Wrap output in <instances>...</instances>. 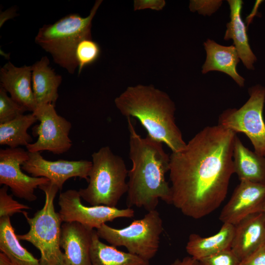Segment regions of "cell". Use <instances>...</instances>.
Listing matches in <instances>:
<instances>
[{
    "label": "cell",
    "mask_w": 265,
    "mask_h": 265,
    "mask_svg": "<svg viewBox=\"0 0 265 265\" xmlns=\"http://www.w3.org/2000/svg\"><path fill=\"white\" fill-rule=\"evenodd\" d=\"M237 133L219 125L198 132L182 150L170 155L172 204L198 219L216 210L225 199L234 169Z\"/></svg>",
    "instance_id": "obj_1"
},
{
    "label": "cell",
    "mask_w": 265,
    "mask_h": 265,
    "mask_svg": "<svg viewBox=\"0 0 265 265\" xmlns=\"http://www.w3.org/2000/svg\"><path fill=\"white\" fill-rule=\"evenodd\" d=\"M0 81L13 100L27 111H35L37 106L32 86L31 66L18 67L8 61L0 68Z\"/></svg>",
    "instance_id": "obj_15"
},
{
    "label": "cell",
    "mask_w": 265,
    "mask_h": 265,
    "mask_svg": "<svg viewBox=\"0 0 265 265\" xmlns=\"http://www.w3.org/2000/svg\"><path fill=\"white\" fill-rule=\"evenodd\" d=\"M7 91L0 86V124L10 121L27 111L24 106L8 96Z\"/></svg>",
    "instance_id": "obj_26"
},
{
    "label": "cell",
    "mask_w": 265,
    "mask_h": 265,
    "mask_svg": "<svg viewBox=\"0 0 265 265\" xmlns=\"http://www.w3.org/2000/svg\"><path fill=\"white\" fill-rule=\"evenodd\" d=\"M265 245L263 212L247 216L235 225L231 248L240 261Z\"/></svg>",
    "instance_id": "obj_16"
},
{
    "label": "cell",
    "mask_w": 265,
    "mask_h": 265,
    "mask_svg": "<svg viewBox=\"0 0 265 265\" xmlns=\"http://www.w3.org/2000/svg\"><path fill=\"white\" fill-rule=\"evenodd\" d=\"M92 165V161L83 159L48 160L40 152H28V159L22 164V169L32 177L47 178L61 190L65 182L71 178L78 177L88 182Z\"/></svg>",
    "instance_id": "obj_12"
},
{
    "label": "cell",
    "mask_w": 265,
    "mask_h": 265,
    "mask_svg": "<svg viewBox=\"0 0 265 265\" xmlns=\"http://www.w3.org/2000/svg\"><path fill=\"white\" fill-rule=\"evenodd\" d=\"M59 214L64 222H77L96 230L107 222L118 218H132L134 211L131 208L120 209L104 205L86 206L81 202L79 191L68 189L60 193Z\"/></svg>",
    "instance_id": "obj_10"
},
{
    "label": "cell",
    "mask_w": 265,
    "mask_h": 265,
    "mask_svg": "<svg viewBox=\"0 0 265 265\" xmlns=\"http://www.w3.org/2000/svg\"><path fill=\"white\" fill-rule=\"evenodd\" d=\"M240 265H265V245L241 261Z\"/></svg>",
    "instance_id": "obj_30"
},
{
    "label": "cell",
    "mask_w": 265,
    "mask_h": 265,
    "mask_svg": "<svg viewBox=\"0 0 265 265\" xmlns=\"http://www.w3.org/2000/svg\"><path fill=\"white\" fill-rule=\"evenodd\" d=\"M38 188L45 195L44 205L32 217L23 212L29 229L26 233L18 235L17 237L20 240L30 242L38 249L40 265H63V253L60 245L62 221L54 206V200L59 189L50 182Z\"/></svg>",
    "instance_id": "obj_6"
},
{
    "label": "cell",
    "mask_w": 265,
    "mask_h": 265,
    "mask_svg": "<svg viewBox=\"0 0 265 265\" xmlns=\"http://www.w3.org/2000/svg\"><path fill=\"white\" fill-rule=\"evenodd\" d=\"M91 157L88 184L85 188L79 189V194L91 206L116 207L128 190V170L125 161L108 146L101 148Z\"/></svg>",
    "instance_id": "obj_5"
},
{
    "label": "cell",
    "mask_w": 265,
    "mask_h": 265,
    "mask_svg": "<svg viewBox=\"0 0 265 265\" xmlns=\"http://www.w3.org/2000/svg\"><path fill=\"white\" fill-rule=\"evenodd\" d=\"M9 216L0 218V250L14 265H40V261L20 243Z\"/></svg>",
    "instance_id": "obj_23"
},
{
    "label": "cell",
    "mask_w": 265,
    "mask_h": 265,
    "mask_svg": "<svg viewBox=\"0 0 265 265\" xmlns=\"http://www.w3.org/2000/svg\"><path fill=\"white\" fill-rule=\"evenodd\" d=\"M0 265H14L10 259L4 253H0Z\"/></svg>",
    "instance_id": "obj_33"
},
{
    "label": "cell",
    "mask_w": 265,
    "mask_h": 265,
    "mask_svg": "<svg viewBox=\"0 0 265 265\" xmlns=\"http://www.w3.org/2000/svg\"><path fill=\"white\" fill-rule=\"evenodd\" d=\"M130 132L127 205L148 212L156 210L159 200L172 204L171 187L165 179L169 171L170 155L161 142L148 136L142 137L136 131L131 118H127Z\"/></svg>",
    "instance_id": "obj_2"
},
{
    "label": "cell",
    "mask_w": 265,
    "mask_h": 265,
    "mask_svg": "<svg viewBox=\"0 0 265 265\" xmlns=\"http://www.w3.org/2000/svg\"><path fill=\"white\" fill-rule=\"evenodd\" d=\"M134 1V10L150 8L159 11L165 5V1L163 0H136Z\"/></svg>",
    "instance_id": "obj_31"
},
{
    "label": "cell",
    "mask_w": 265,
    "mask_h": 265,
    "mask_svg": "<svg viewBox=\"0 0 265 265\" xmlns=\"http://www.w3.org/2000/svg\"><path fill=\"white\" fill-rule=\"evenodd\" d=\"M114 103L123 115L136 118L147 136L166 144L172 152L185 147L186 143L175 121V105L165 92L152 85L129 86Z\"/></svg>",
    "instance_id": "obj_3"
},
{
    "label": "cell",
    "mask_w": 265,
    "mask_h": 265,
    "mask_svg": "<svg viewBox=\"0 0 265 265\" xmlns=\"http://www.w3.org/2000/svg\"><path fill=\"white\" fill-rule=\"evenodd\" d=\"M198 262L199 265H240L241 261L230 248L204 258Z\"/></svg>",
    "instance_id": "obj_28"
},
{
    "label": "cell",
    "mask_w": 265,
    "mask_h": 265,
    "mask_svg": "<svg viewBox=\"0 0 265 265\" xmlns=\"http://www.w3.org/2000/svg\"><path fill=\"white\" fill-rule=\"evenodd\" d=\"M227 2L230 10V21L226 24L224 40L232 39L244 66L248 70H254V65L257 58L250 46L247 27L241 19L243 1L241 0H228Z\"/></svg>",
    "instance_id": "obj_18"
},
{
    "label": "cell",
    "mask_w": 265,
    "mask_h": 265,
    "mask_svg": "<svg viewBox=\"0 0 265 265\" xmlns=\"http://www.w3.org/2000/svg\"><path fill=\"white\" fill-rule=\"evenodd\" d=\"M96 230L99 238L110 245L124 246L129 252L150 261L158 251L163 227L159 213L155 210L123 228H114L105 223Z\"/></svg>",
    "instance_id": "obj_7"
},
{
    "label": "cell",
    "mask_w": 265,
    "mask_h": 265,
    "mask_svg": "<svg viewBox=\"0 0 265 265\" xmlns=\"http://www.w3.org/2000/svg\"><path fill=\"white\" fill-rule=\"evenodd\" d=\"M203 45L206 58L202 67V73L219 71L229 76L239 87H244L245 79L237 70L240 59L235 47L233 45H221L210 39H208Z\"/></svg>",
    "instance_id": "obj_17"
},
{
    "label": "cell",
    "mask_w": 265,
    "mask_h": 265,
    "mask_svg": "<svg viewBox=\"0 0 265 265\" xmlns=\"http://www.w3.org/2000/svg\"><path fill=\"white\" fill-rule=\"evenodd\" d=\"M233 161L234 173L239 181L265 184V157L250 150L237 135Z\"/></svg>",
    "instance_id": "obj_20"
},
{
    "label": "cell",
    "mask_w": 265,
    "mask_h": 265,
    "mask_svg": "<svg viewBox=\"0 0 265 265\" xmlns=\"http://www.w3.org/2000/svg\"><path fill=\"white\" fill-rule=\"evenodd\" d=\"M263 213H264V214L265 218V204H264V209H263Z\"/></svg>",
    "instance_id": "obj_34"
},
{
    "label": "cell",
    "mask_w": 265,
    "mask_h": 265,
    "mask_svg": "<svg viewBox=\"0 0 265 265\" xmlns=\"http://www.w3.org/2000/svg\"><path fill=\"white\" fill-rule=\"evenodd\" d=\"M265 202V184L240 181L219 219L223 223L235 225L249 215L263 212Z\"/></svg>",
    "instance_id": "obj_13"
},
{
    "label": "cell",
    "mask_w": 265,
    "mask_h": 265,
    "mask_svg": "<svg viewBox=\"0 0 265 265\" xmlns=\"http://www.w3.org/2000/svg\"><path fill=\"white\" fill-rule=\"evenodd\" d=\"M170 265H199L198 261L191 256H186L182 259H177Z\"/></svg>",
    "instance_id": "obj_32"
},
{
    "label": "cell",
    "mask_w": 265,
    "mask_h": 265,
    "mask_svg": "<svg viewBox=\"0 0 265 265\" xmlns=\"http://www.w3.org/2000/svg\"><path fill=\"white\" fill-rule=\"evenodd\" d=\"M94 230L77 222L62 224L60 245L64 250L63 265H91L90 251Z\"/></svg>",
    "instance_id": "obj_14"
},
{
    "label": "cell",
    "mask_w": 265,
    "mask_h": 265,
    "mask_svg": "<svg viewBox=\"0 0 265 265\" xmlns=\"http://www.w3.org/2000/svg\"><path fill=\"white\" fill-rule=\"evenodd\" d=\"M8 186H3L0 189V218L10 217L16 213H23L24 210L30 208L14 200L11 195L7 193Z\"/></svg>",
    "instance_id": "obj_27"
},
{
    "label": "cell",
    "mask_w": 265,
    "mask_h": 265,
    "mask_svg": "<svg viewBox=\"0 0 265 265\" xmlns=\"http://www.w3.org/2000/svg\"><path fill=\"white\" fill-rule=\"evenodd\" d=\"M32 86L37 106L51 104L55 105L58 98V89L62 77L50 66L47 56L31 66Z\"/></svg>",
    "instance_id": "obj_19"
},
{
    "label": "cell",
    "mask_w": 265,
    "mask_h": 265,
    "mask_svg": "<svg viewBox=\"0 0 265 265\" xmlns=\"http://www.w3.org/2000/svg\"><path fill=\"white\" fill-rule=\"evenodd\" d=\"M28 159V152L18 147L0 150V184L10 187L17 197L32 202L37 199L35 189L49 180L23 173L22 164Z\"/></svg>",
    "instance_id": "obj_11"
},
{
    "label": "cell",
    "mask_w": 265,
    "mask_h": 265,
    "mask_svg": "<svg viewBox=\"0 0 265 265\" xmlns=\"http://www.w3.org/2000/svg\"><path fill=\"white\" fill-rule=\"evenodd\" d=\"M221 0H192L190 1L189 8L191 11H197L203 16H211L221 6Z\"/></svg>",
    "instance_id": "obj_29"
},
{
    "label": "cell",
    "mask_w": 265,
    "mask_h": 265,
    "mask_svg": "<svg viewBox=\"0 0 265 265\" xmlns=\"http://www.w3.org/2000/svg\"><path fill=\"white\" fill-rule=\"evenodd\" d=\"M91 265H149V261L118 250L100 240L94 230L90 251Z\"/></svg>",
    "instance_id": "obj_22"
},
{
    "label": "cell",
    "mask_w": 265,
    "mask_h": 265,
    "mask_svg": "<svg viewBox=\"0 0 265 265\" xmlns=\"http://www.w3.org/2000/svg\"><path fill=\"white\" fill-rule=\"evenodd\" d=\"M100 53V46L92 38H86L80 41L75 52L79 74L81 73L84 67L95 62L99 57Z\"/></svg>",
    "instance_id": "obj_25"
},
{
    "label": "cell",
    "mask_w": 265,
    "mask_h": 265,
    "mask_svg": "<svg viewBox=\"0 0 265 265\" xmlns=\"http://www.w3.org/2000/svg\"><path fill=\"white\" fill-rule=\"evenodd\" d=\"M248 94V99L240 107L227 108L219 115L218 125L236 133L245 134L254 151L265 157V87L260 84L254 85L249 88Z\"/></svg>",
    "instance_id": "obj_8"
},
{
    "label": "cell",
    "mask_w": 265,
    "mask_h": 265,
    "mask_svg": "<svg viewBox=\"0 0 265 265\" xmlns=\"http://www.w3.org/2000/svg\"><path fill=\"white\" fill-rule=\"evenodd\" d=\"M33 114L40 122L33 128V134L37 140L26 146L30 153L47 151L54 154L68 151L72 146L69 137L72 128L71 122L58 115L55 105L47 104L37 106Z\"/></svg>",
    "instance_id": "obj_9"
},
{
    "label": "cell",
    "mask_w": 265,
    "mask_h": 265,
    "mask_svg": "<svg viewBox=\"0 0 265 265\" xmlns=\"http://www.w3.org/2000/svg\"><path fill=\"white\" fill-rule=\"evenodd\" d=\"M102 2L101 0L96 1L87 17L71 14L53 24L44 25L35 37L36 44L70 74H74L78 67L75 52L79 43L92 38V21Z\"/></svg>",
    "instance_id": "obj_4"
},
{
    "label": "cell",
    "mask_w": 265,
    "mask_h": 265,
    "mask_svg": "<svg viewBox=\"0 0 265 265\" xmlns=\"http://www.w3.org/2000/svg\"><path fill=\"white\" fill-rule=\"evenodd\" d=\"M37 121L31 113L21 115L14 119L0 124V144L11 148L26 146L33 141L27 130Z\"/></svg>",
    "instance_id": "obj_24"
},
{
    "label": "cell",
    "mask_w": 265,
    "mask_h": 265,
    "mask_svg": "<svg viewBox=\"0 0 265 265\" xmlns=\"http://www.w3.org/2000/svg\"><path fill=\"white\" fill-rule=\"evenodd\" d=\"M235 225L223 223L215 234L202 237L197 234L189 235L186 249L187 253L199 261L224 250L231 248Z\"/></svg>",
    "instance_id": "obj_21"
}]
</instances>
